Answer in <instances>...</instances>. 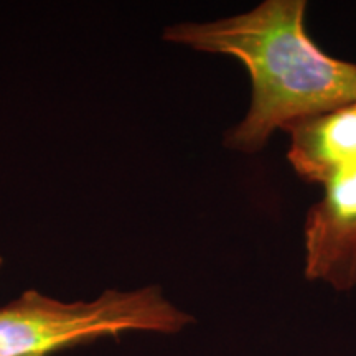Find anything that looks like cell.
Listing matches in <instances>:
<instances>
[{
    "label": "cell",
    "mask_w": 356,
    "mask_h": 356,
    "mask_svg": "<svg viewBox=\"0 0 356 356\" xmlns=\"http://www.w3.org/2000/svg\"><path fill=\"white\" fill-rule=\"evenodd\" d=\"M305 0H266L241 15L168 26L163 38L238 58L251 78V104L225 144L243 154L266 147L277 129L356 102V65L312 42Z\"/></svg>",
    "instance_id": "6da1fadb"
},
{
    "label": "cell",
    "mask_w": 356,
    "mask_h": 356,
    "mask_svg": "<svg viewBox=\"0 0 356 356\" xmlns=\"http://www.w3.org/2000/svg\"><path fill=\"white\" fill-rule=\"evenodd\" d=\"M191 322L157 286L106 291L91 302H61L29 291L0 309V356H44L124 332L172 335Z\"/></svg>",
    "instance_id": "7a4b0ae2"
},
{
    "label": "cell",
    "mask_w": 356,
    "mask_h": 356,
    "mask_svg": "<svg viewBox=\"0 0 356 356\" xmlns=\"http://www.w3.org/2000/svg\"><path fill=\"white\" fill-rule=\"evenodd\" d=\"M307 213L304 225L309 280L338 292L356 287V163L335 173Z\"/></svg>",
    "instance_id": "3957f363"
},
{
    "label": "cell",
    "mask_w": 356,
    "mask_h": 356,
    "mask_svg": "<svg viewBox=\"0 0 356 356\" xmlns=\"http://www.w3.org/2000/svg\"><path fill=\"white\" fill-rule=\"evenodd\" d=\"M284 131L291 137L287 159L302 180L325 185L356 163V102L299 119Z\"/></svg>",
    "instance_id": "277c9868"
},
{
    "label": "cell",
    "mask_w": 356,
    "mask_h": 356,
    "mask_svg": "<svg viewBox=\"0 0 356 356\" xmlns=\"http://www.w3.org/2000/svg\"><path fill=\"white\" fill-rule=\"evenodd\" d=\"M0 264H2V257H0Z\"/></svg>",
    "instance_id": "5b68a950"
}]
</instances>
